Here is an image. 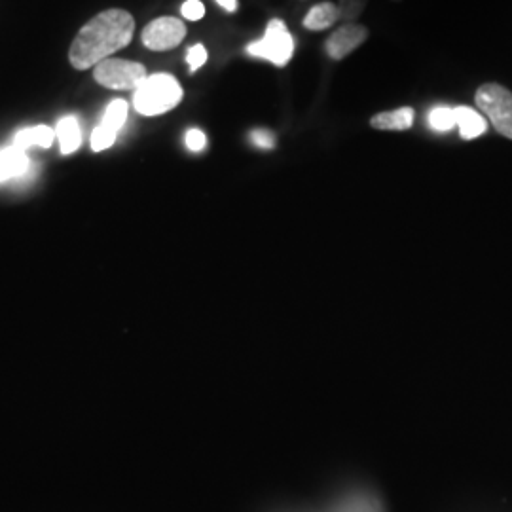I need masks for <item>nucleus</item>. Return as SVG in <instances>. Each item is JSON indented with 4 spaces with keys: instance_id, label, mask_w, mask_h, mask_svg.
I'll list each match as a JSON object with an SVG mask.
<instances>
[{
    "instance_id": "f257e3e1",
    "label": "nucleus",
    "mask_w": 512,
    "mask_h": 512,
    "mask_svg": "<svg viewBox=\"0 0 512 512\" xmlns=\"http://www.w3.org/2000/svg\"><path fill=\"white\" fill-rule=\"evenodd\" d=\"M133 35L135 19L129 12L120 8L105 10L80 29L71 44L69 61L74 69L88 71L109 59L110 55L124 50Z\"/></svg>"
},
{
    "instance_id": "f03ea898",
    "label": "nucleus",
    "mask_w": 512,
    "mask_h": 512,
    "mask_svg": "<svg viewBox=\"0 0 512 512\" xmlns=\"http://www.w3.org/2000/svg\"><path fill=\"white\" fill-rule=\"evenodd\" d=\"M183 88L171 74H148L147 80L133 92V107L143 116H160L183 101Z\"/></svg>"
},
{
    "instance_id": "7ed1b4c3",
    "label": "nucleus",
    "mask_w": 512,
    "mask_h": 512,
    "mask_svg": "<svg viewBox=\"0 0 512 512\" xmlns=\"http://www.w3.org/2000/svg\"><path fill=\"white\" fill-rule=\"evenodd\" d=\"M475 103L486 114L495 131L512 141V92L509 88L488 82L476 90Z\"/></svg>"
},
{
    "instance_id": "20e7f679",
    "label": "nucleus",
    "mask_w": 512,
    "mask_h": 512,
    "mask_svg": "<svg viewBox=\"0 0 512 512\" xmlns=\"http://www.w3.org/2000/svg\"><path fill=\"white\" fill-rule=\"evenodd\" d=\"M93 78L99 86L114 92L137 90L148 78L147 67L128 59H105L93 67Z\"/></svg>"
},
{
    "instance_id": "39448f33",
    "label": "nucleus",
    "mask_w": 512,
    "mask_h": 512,
    "mask_svg": "<svg viewBox=\"0 0 512 512\" xmlns=\"http://www.w3.org/2000/svg\"><path fill=\"white\" fill-rule=\"evenodd\" d=\"M247 54L270 61L275 67H285L294 54V38L281 19H272L264 37L247 46Z\"/></svg>"
},
{
    "instance_id": "423d86ee",
    "label": "nucleus",
    "mask_w": 512,
    "mask_h": 512,
    "mask_svg": "<svg viewBox=\"0 0 512 512\" xmlns=\"http://www.w3.org/2000/svg\"><path fill=\"white\" fill-rule=\"evenodd\" d=\"M186 37V27L177 18H158L143 29V44L152 52L175 50Z\"/></svg>"
},
{
    "instance_id": "0eeeda50",
    "label": "nucleus",
    "mask_w": 512,
    "mask_h": 512,
    "mask_svg": "<svg viewBox=\"0 0 512 512\" xmlns=\"http://www.w3.org/2000/svg\"><path fill=\"white\" fill-rule=\"evenodd\" d=\"M370 37L368 29L365 25L359 23H344L342 27H338L325 42V52L330 59L334 61H342L349 54H353L355 50H359L366 40Z\"/></svg>"
},
{
    "instance_id": "6e6552de",
    "label": "nucleus",
    "mask_w": 512,
    "mask_h": 512,
    "mask_svg": "<svg viewBox=\"0 0 512 512\" xmlns=\"http://www.w3.org/2000/svg\"><path fill=\"white\" fill-rule=\"evenodd\" d=\"M414 118H416V110L412 107H401V109L374 114L370 118V126L374 129H384V131H406L414 126Z\"/></svg>"
},
{
    "instance_id": "1a4fd4ad",
    "label": "nucleus",
    "mask_w": 512,
    "mask_h": 512,
    "mask_svg": "<svg viewBox=\"0 0 512 512\" xmlns=\"http://www.w3.org/2000/svg\"><path fill=\"white\" fill-rule=\"evenodd\" d=\"M29 156L21 148L8 147L0 150V183L21 177L29 169Z\"/></svg>"
},
{
    "instance_id": "9d476101",
    "label": "nucleus",
    "mask_w": 512,
    "mask_h": 512,
    "mask_svg": "<svg viewBox=\"0 0 512 512\" xmlns=\"http://www.w3.org/2000/svg\"><path fill=\"white\" fill-rule=\"evenodd\" d=\"M340 21V10L334 2L315 4L304 18V27L310 31H325Z\"/></svg>"
},
{
    "instance_id": "9b49d317",
    "label": "nucleus",
    "mask_w": 512,
    "mask_h": 512,
    "mask_svg": "<svg viewBox=\"0 0 512 512\" xmlns=\"http://www.w3.org/2000/svg\"><path fill=\"white\" fill-rule=\"evenodd\" d=\"M454 110H456L459 133L465 141H471V139H476L486 133L488 124L478 110L471 109V107H456Z\"/></svg>"
},
{
    "instance_id": "f8f14e48",
    "label": "nucleus",
    "mask_w": 512,
    "mask_h": 512,
    "mask_svg": "<svg viewBox=\"0 0 512 512\" xmlns=\"http://www.w3.org/2000/svg\"><path fill=\"white\" fill-rule=\"evenodd\" d=\"M55 131L48 126H35V128L21 129L14 137V147L29 150L31 147L50 148L54 145Z\"/></svg>"
},
{
    "instance_id": "ddd939ff",
    "label": "nucleus",
    "mask_w": 512,
    "mask_h": 512,
    "mask_svg": "<svg viewBox=\"0 0 512 512\" xmlns=\"http://www.w3.org/2000/svg\"><path fill=\"white\" fill-rule=\"evenodd\" d=\"M55 135L59 137V147H61V154H73L74 150H78L80 143H82V133H80V126L76 122L74 116H65L59 120Z\"/></svg>"
},
{
    "instance_id": "4468645a",
    "label": "nucleus",
    "mask_w": 512,
    "mask_h": 512,
    "mask_svg": "<svg viewBox=\"0 0 512 512\" xmlns=\"http://www.w3.org/2000/svg\"><path fill=\"white\" fill-rule=\"evenodd\" d=\"M126 120H128V103L124 99H114V101H110L109 109L103 116L101 126L118 133L120 129L124 128Z\"/></svg>"
},
{
    "instance_id": "2eb2a0df",
    "label": "nucleus",
    "mask_w": 512,
    "mask_h": 512,
    "mask_svg": "<svg viewBox=\"0 0 512 512\" xmlns=\"http://www.w3.org/2000/svg\"><path fill=\"white\" fill-rule=\"evenodd\" d=\"M427 124H429V128L439 131V133L450 131L458 126L456 110L450 109V107H435L427 116Z\"/></svg>"
},
{
    "instance_id": "dca6fc26",
    "label": "nucleus",
    "mask_w": 512,
    "mask_h": 512,
    "mask_svg": "<svg viewBox=\"0 0 512 512\" xmlns=\"http://www.w3.org/2000/svg\"><path fill=\"white\" fill-rule=\"evenodd\" d=\"M368 0H340L338 10H340V21L344 23H357V19L363 16Z\"/></svg>"
},
{
    "instance_id": "f3484780",
    "label": "nucleus",
    "mask_w": 512,
    "mask_h": 512,
    "mask_svg": "<svg viewBox=\"0 0 512 512\" xmlns=\"http://www.w3.org/2000/svg\"><path fill=\"white\" fill-rule=\"evenodd\" d=\"M116 135L118 133H114V131H110V129L99 124L97 128L93 129L92 133L93 152H103V150L112 147L116 143Z\"/></svg>"
},
{
    "instance_id": "a211bd4d",
    "label": "nucleus",
    "mask_w": 512,
    "mask_h": 512,
    "mask_svg": "<svg viewBox=\"0 0 512 512\" xmlns=\"http://www.w3.org/2000/svg\"><path fill=\"white\" fill-rule=\"evenodd\" d=\"M186 63H188V67H190V73L200 71L203 65L207 63V50H205V46H203V44H194V46L188 50V54H186Z\"/></svg>"
},
{
    "instance_id": "6ab92c4d",
    "label": "nucleus",
    "mask_w": 512,
    "mask_h": 512,
    "mask_svg": "<svg viewBox=\"0 0 512 512\" xmlns=\"http://www.w3.org/2000/svg\"><path fill=\"white\" fill-rule=\"evenodd\" d=\"M184 143L188 150L192 152H202L205 145H207V137L203 133L202 129H188L186 131V137H184Z\"/></svg>"
},
{
    "instance_id": "aec40b11",
    "label": "nucleus",
    "mask_w": 512,
    "mask_h": 512,
    "mask_svg": "<svg viewBox=\"0 0 512 512\" xmlns=\"http://www.w3.org/2000/svg\"><path fill=\"white\" fill-rule=\"evenodd\" d=\"M184 19L188 21H200L205 16V6L200 0H186L181 8Z\"/></svg>"
},
{
    "instance_id": "412c9836",
    "label": "nucleus",
    "mask_w": 512,
    "mask_h": 512,
    "mask_svg": "<svg viewBox=\"0 0 512 512\" xmlns=\"http://www.w3.org/2000/svg\"><path fill=\"white\" fill-rule=\"evenodd\" d=\"M251 141L255 143L256 147L264 148V150H270L275 147L274 133L266 131V129H256L251 133Z\"/></svg>"
},
{
    "instance_id": "4be33fe9",
    "label": "nucleus",
    "mask_w": 512,
    "mask_h": 512,
    "mask_svg": "<svg viewBox=\"0 0 512 512\" xmlns=\"http://www.w3.org/2000/svg\"><path fill=\"white\" fill-rule=\"evenodd\" d=\"M217 4L222 6L226 12H236L238 10V0H217Z\"/></svg>"
},
{
    "instance_id": "5701e85b",
    "label": "nucleus",
    "mask_w": 512,
    "mask_h": 512,
    "mask_svg": "<svg viewBox=\"0 0 512 512\" xmlns=\"http://www.w3.org/2000/svg\"><path fill=\"white\" fill-rule=\"evenodd\" d=\"M393 2H401V0H393Z\"/></svg>"
}]
</instances>
